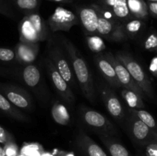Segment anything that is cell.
I'll return each instance as SVG.
<instances>
[{"label":"cell","instance_id":"6da1fadb","mask_svg":"<svg viewBox=\"0 0 157 156\" xmlns=\"http://www.w3.org/2000/svg\"><path fill=\"white\" fill-rule=\"evenodd\" d=\"M62 44L68 56L75 79L84 97L92 103H95L96 93L93 76L86 61L70 40L64 38L62 39Z\"/></svg>","mask_w":157,"mask_h":156},{"label":"cell","instance_id":"7a4b0ae2","mask_svg":"<svg viewBox=\"0 0 157 156\" xmlns=\"http://www.w3.org/2000/svg\"><path fill=\"white\" fill-rule=\"evenodd\" d=\"M18 32L19 41L25 43H39L48 36L47 24L37 12L28 14L21 20Z\"/></svg>","mask_w":157,"mask_h":156},{"label":"cell","instance_id":"3957f363","mask_svg":"<svg viewBox=\"0 0 157 156\" xmlns=\"http://www.w3.org/2000/svg\"><path fill=\"white\" fill-rule=\"evenodd\" d=\"M115 56L127 68L130 76H132L135 83L140 87L145 96L150 98L154 97V91L151 81L140 64L131 55L125 52H118L115 54Z\"/></svg>","mask_w":157,"mask_h":156},{"label":"cell","instance_id":"277c9868","mask_svg":"<svg viewBox=\"0 0 157 156\" xmlns=\"http://www.w3.org/2000/svg\"><path fill=\"white\" fill-rule=\"evenodd\" d=\"M80 117L88 128L96 132L98 135H104L115 137L118 135V131L114 125L99 112L86 106L80 109Z\"/></svg>","mask_w":157,"mask_h":156},{"label":"cell","instance_id":"5b68a950","mask_svg":"<svg viewBox=\"0 0 157 156\" xmlns=\"http://www.w3.org/2000/svg\"><path fill=\"white\" fill-rule=\"evenodd\" d=\"M127 121L129 132L135 143L146 147L150 144H157V132L147 126L132 113H130Z\"/></svg>","mask_w":157,"mask_h":156},{"label":"cell","instance_id":"8992f818","mask_svg":"<svg viewBox=\"0 0 157 156\" xmlns=\"http://www.w3.org/2000/svg\"><path fill=\"white\" fill-rule=\"evenodd\" d=\"M94 6L99 15L97 34L101 38H104L110 41L121 42V41H126L127 38L123 32L121 22L115 20L109 19L104 17V15L101 13L98 5L94 4Z\"/></svg>","mask_w":157,"mask_h":156},{"label":"cell","instance_id":"52a82bcc","mask_svg":"<svg viewBox=\"0 0 157 156\" xmlns=\"http://www.w3.org/2000/svg\"><path fill=\"white\" fill-rule=\"evenodd\" d=\"M0 93L19 110L31 111L33 109V102L30 94L21 87L14 84L0 83Z\"/></svg>","mask_w":157,"mask_h":156},{"label":"cell","instance_id":"ba28073f","mask_svg":"<svg viewBox=\"0 0 157 156\" xmlns=\"http://www.w3.org/2000/svg\"><path fill=\"white\" fill-rule=\"evenodd\" d=\"M78 18L73 12L63 7H57L48 19V25L52 32H68L78 24Z\"/></svg>","mask_w":157,"mask_h":156},{"label":"cell","instance_id":"9c48e42d","mask_svg":"<svg viewBox=\"0 0 157 156\" xmlns=\"http://www.w3.org/2000/svg\"><path fill=\"white\" fill-rule=\"evenodd\" d=\"M44 64H45L48 75L58 94L65 102L70 104L74 103L75 101V97L69 84L64 80V78L58 73V70H56L54 64H52L48 58L45 59Z\"/></svg>","mask_w":157,"mask_h":156},{"label":"cell","instance_id":"30bf717a","mask_svg":"<svg viewBox=\"0 0 157 156\" xmlns=\"http://www.w3.org/2000/svg\"><path fill=\"white\" fill-rule=\"evenodd\" d=\"M99 93L108 113L114 119L121 121L125 118V111L116 93L107 84H101L98 87Z\"/></svg>","mask_w":157,"mask_h":156},{"label":"cell","instance_id":"8fae6325","mask_svg":"<svg viewBox=\"0 0 157 156\" xmlns=\"http://www.w3.org/2000/svg\"><path fill=\"white\" fill-rule=\"evenodd\" d=\"M48 58L69 86L75 87L76 84V80L73 70L62 50L58 47H52L49 51Z\"/></svg>","mask_w":157,"mask_h":156},{"label":"cell","instance_id":"7c38bea8","mask_svg":"<svg viewBox=\"0 0 157 156\" xmlns=\"http://www.w3.org/2000/svg\"><path fill=\"white\" fill-rule=\"evenodd\" d=\"M104 55L113 65L115 73H116V75L117 76V79L119 80L120 84H121V87L133 90V91L138 93L141 97H144L145 94L142 91L140 87L135 83L132 76H130L128 70L124 67V64L116 58V56L112 53H110V52L104 54Z\"/></svg>","mask_w":157,"mask_h":156},{"label":"cell","instance_id":"4fadbf2b","mask_svg":"<svg viewBox=\"0 0 157 156\" xmlns=\"http://www.w3.org/2000/svg\"><path fill=\"white\" fill-rule=\"evenodd\" d=\"M78 21L88 35H98L97 30L99 15L94 4L79 7L78 9Z\"/></svg>","mask_w":157,"mask_h":156},{"label":"cell","instance_id":"5bb4252c","mask_svg":"<svg viewBox=\"0 0 157 156\" xmlns=\"http://www.w3.org/2000/svg\"><path fill=\"white\" fill-rule=\"evenodd\" d=\"M75 144L82 156H108L104 150L82 130L78 132Z\"/></svg>","mask_w":157,"mask_h":156},{"label":"cell","instance_id":"9a60e30c","mask_svg":"<svg viewBox=\"0 0 157 156\" xmlns=\"http://www.w3.org/2000/svg\"><path fill=\"white\" fill-rule=\"evenodd\" d=\"M98 5L110 12L120 22L133 18L129 12L127 0H98Z\"/></svg>","mask_w":157,"mask_h":156},{"label":"cell","instance_id":"2e32d148","mask_svg":"<svg viewBox=\"0 0 157 156\" xmlns=\"http://www.w3.org/2000/svg\"><path fill=\"white\" fill-rule=\"evenodd\" d=\"M94 60L97 68L98 69L99 72L107 81L109 86L112 87L113 88L121 87V84H120L116 73H115L114 68L111 63L106 58L105 55L103 53L96 54Z\"/></svg>","mask_w":157,"mask_h":156},{"label":"cell","instance_id":"e0dca14e","mask_svg":"<svg viewBox=\"0 0 157 156\" xmlns=\"http://www.w3.org/2000/svg\"><path fill=\"white\" fill-rule=\"evenodd\" d=\"M15 59L18 63L22 64H32L36 60L39 52L38 43L19 42L14 48Z\"/></svg>","mask_w":157,"mask_h":156},{"label":"cell","instance_id":"ac0fdd59","mask_svg":"<svg viewBox=\"0 0 157 156\" xmlns=\"http://www.w3.org/2000/svg\"><path fill=\"white\" fill-rule=\"evenodd\" d=\"M101 142L108 151L110 156H133L130 151L113 136L99 135Z\"/></svg>","mask_w":157,"mask_h":156},{"label":"cell","instance_id":"d6986e66","mask_svg":"<svg viewBox=\"0 0 157 156\" xmlns=\"http://www.w3.org/2000/svg\"><path fill=\"white\" fill-rule=\"evenodd\" d=\"M0 110L8 116L19 122H29L30 120L19 109L12 105L2 93H0Z\"/></svg>","mask_w":157,"mask_h":156},{"label":"cell","instance_id":"ffe728a7","mask_svg":"<svg viewBox=\"0 0 157 156\" xmlns=\"http://www.w3.org/2000/svg\"><path fill=\"white\" fill-rule=\"evenodd\" d=\"M21 76L24 82L28 87L35 88L38 87L41 81V72L35 64H27L21 71Z\"/></svg>","mask_w":157,"mask_h":156},{"label":"cell","instance_id":"44dd1931","mask_svg":"<svg viewBox=\"0 0 157 156\" xmlns=\"http://www.w3.org/2000/svg\"><path fill=\"white\" fill-rule=\"evenodd\" d=\"M129 12L133 18L144 20L149 15L147 2L144 0H127Z\"/></svg>","mask_w":157,"mask_h":156},{"label":"cell","instance_id":"7402d4cb","mask_svg":"<svg viewBox=\"0 0 157 156\" xmlns=\"http://www.w3.org/2000/svg\"><path fill=\"white\" fill-rule=\"evenodd\" d=\"M52 116L56 123L67 125L71 122V116L65 106L60 102H55L52 107Z\"/></svg>","mask_w":157,"mask_h":156},{"label":"cell","instance_id":"603a6c76","mask_svg":"<svg viewBox=\"0 0 157 156\" xmlns=\"http://www.w3.org/2000/svg\"><path fill=\"white\" fill-rule=\"evenodd\" d=\"M144 26V21L138 18H132L127 21L121 23L123 32L125 35L126 38H133L139 35L140 32Z\"/></svg>","mask_w":157,"mask_h":156},{"label":"cell","instance_id":"cb8c5ba5","mask_svg":"<svg viewBox=\"0 0 157 156\" xmlns=\"http://www.w3.org/2000/svg\"><path fill=\"white\" fill-rule=\"evenodd\" d=\"M121 96L127 104L128 108L139 110L145 107L143 97L133 90L124 88L121 90Z\"/></svg>","mask_w":157,"mask_h":156},{"label":"cell","instance_id":"d4e9b609","mask_svg":"<svg viewBox=\"0 0 157 156\" xmlns=\"http://www.w3.org/2000/svg\"><path fill=\"white\" fill-rule=\"evenodd\" d=\"M128 111L129 113H132L134 116H136L138 119H140L147 126L157 132V123L153 116L150 113L144 110H141V109L136 110V109L128 108Z\"/></svg>","mask_w":157,"mask_h":156},{"label":"cell","instance_id":"484cf974","mask_svg":"<svg viewBox=\"0 0 157 156\" xmlns=\"http://www.w3.org/2000/svg\"><path fill=\"white\" fill-rule=\"evenodd\" d=\"M87 43L89 48L94 53H101L106 48L104 40L98 35H89L87 36Z\"/></svg>","mask_w":157,"mask_h":156},{"label":"cell","instance_id":"4316f807","mask_svg":"<svg viewBox=\"0 0 157 156\" xmlns=\"http://www.w3.org/2000/svg\"><path fill=\"white\" fill-rule=\"evenodd\" d=\"M15 4L26 15L36 12L40 5V0H14Z\"/></svg>","mask_w":157,"mask_h":156},{"label":"cell","instance_id":"83f0119b","mask_svg":"<svg viewBox=\"0 0 157 156\" xmlns=\"http://www.w3.org/2000/svg\"><path fill=\"white\" fill-rule=\"evenodd\" d=\"M16 61L14 49L0 47V64L12 63Z\"/></svg>","mask_w":157,"mask_h":156},{"label":"cell","instance_id":"f1b7e54d","mask_svg":"<svg viewBox=\"0 0 157 156\" xmlns=\"http://www.w3.org/2000/svg\"><path fill=\"white\" fill-rule=\"evenodd\" d=\"M144 48L150 51H156L157 53V35L150 34L144 41Z\"/></svg>","mask_w":157,"mask_h":156},{"label":"cell","instance_id":"f546056e","mask_svg":"<svg viewBox=\"0 0 157 156\" xmlns=\"http://www.w3.org/2000/svg\"><path fill=\"white\" fill-rule=\"evenodd\" d=\"M6 156H18V148L15 140L10 141L3 145Z\"/></svg>","mask_w":157,"mask_h":156},{"label":"cell","instance_id":"4dcf8cb0","mask_svg":"<svg viewBox=\"0 0 157 156\" xmlns=\"http://www.w3.org/2000/svg\"><path fill=\"white\" fill-rule=\"evenodd\" d=\"M15 140L13 136L2 125H0V144L4 145L10 141Z\"/></svg>","mask_w":157,"mask_h":156},{"label":"cell","instance_id":"1f68e13d","mask_svg":"<svg viewBox=\"0 0 157 156\" xmlns=\"http://www.w3.org/2000/svg\"><path fill=\"white\" fill-rule=\"evenodd\" d=\"M0 14L8 17V18H13L14 12L11 8L8 6L7 3L4 0H0Z\"/></svg>","mask_w":157,"mask_h":156},{"label":"cell","instance_id":"d6a6232c","mask_svg":"<svg viewBox=\"0 0 157 156\" xmlns=\"http://www.w3.org/2000/svg\"><path fill=\"white\" fill-rule=\"evenodd\" d=\"M147 8H148V12L153 18H157V2H147Z\"/></svg>","mask_w":157,"mask_h":156},{"label":"cell","instance_id":"836d02e7","mask_svg":"<svg viewBox=\"0 0 157 156\" xmlns=\"http://www.w3.org/2000/svg\"><path fill=\"white\" fill-rule=\"evenodd\" d=\"M147 156H157V144H150L146 147Z\"/></svg>","mask_w":157,"mask_h":156},{"label":"cell","instance_id":"e575fe53","mask_svg":"<svg viewBox=\"0 0 157 156\" xmlns=\"http://www.w3.org/2000/svg\"><path fill=\"white\" fill-rule=\"evenodd\" d=\"M150 72H151L154 76H157V57H155V58H153V60H152L151 63H150Z\"/></svg>","mask_w":157,"mask_h":156},{"label":"cell","instance_id":"d590c367","mask_svg":"<svg viewBox=\"0 0 157 156\" xmlns=\"http://www.w3.org/2000/svg\"><path fill=\"white\" fill-rule=\"evenodd\" d=\"M50 2H68L71 0H48Z\"/></svg>","mask_w":157,"mask_h":156},{"label":"cell","instance_id":"8d00e7d4","mask_svg":"<svg viewBox=\"0 0 157 156\" xmlns=\"http://www.w3.org/2000/svg\"><path fill=\"white\" fill-rule=\"evenodd\" d=\"M0 156H6V152H5L4 148L0 145Z\"/></svg>","mask_w":157,"mask_h":156},{"label":"cell","instance_id":"74e56055","mask_svg":"<svg viewBox=\"0 0 157 156\" xmlns=\"http://www.w3.org/2000/svg\"><path fill=\"white\" fill-rule=\"evenodd\" d=\"M4 73H5L4 70H3L2 69L1 67H0V75H3V74H4Z\"/></svg>","mask_w":157,"mask_h":156},{"label":"cell","instance_id":"f35d334b","mask_svg":"<svg viewBox=\"0 0 157 156\" xmlns=\"http://www.w3.org/2000/svg\"><path fill=\"white\" fill-rule=\"evenodd\" d=\"M146 2H157V0H144Z\"/></svg>","mask_w":157,"mask_h":156},{"label":"cell","instance_id":"ab89813d","mask_svg":"<svg viewBox=\"0 0 157 156\" xmlns=\"http://www.w3.org/2000/svg\"></svg>","mask_w":157,"mask_h":156}]
</instances>
